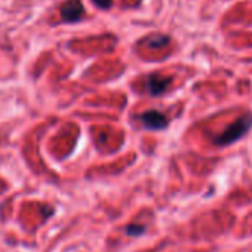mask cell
Here are the masks:
<instances>
[{
  "instance_id": "2",
  "label": "cell",
  "mask_w": 252,
  "mask_h": 252,
  "mask_svg": "<svg viewBox=\"0 0 252 252\" xmlns=\"http://www.w3.org/2000/svg\"><path fill=\"white\" fill-rule=\"evenodd\" d=\"M140 122L144 125L146 129H150V131H163L168 128L169 125V120L168 117L158 111V110H149V111H144L143 114L138 116Z\"/></svg>"
},
{
  "instance_id": "7",
  "label": "cell",
  "mask_w": 252,
  "mask_h": 252,
  "mask_svg": "<svg viewBox=\"0 0 252 252\" xmlns=\"http://www.w3.org/2000/svg\"><path fill=\"white\" fill-rule=\"evenodd\" d=\"M92 2L101 9H110L113 5V0H92Z\"/></svg>"
},
{
  "instance_id": "6",
  "label": "cell",
  "mask_w": 252,
  "mask_h": 252,
  "mask_svg": "<svg viewBox=\"0 0 252 252\" xmlns=\"http://www.w3.org/2000/svg\"><path fill=\"white\" fill-rule=\"evenodd\" d=\"M125 231H126V234H128V236L138 237V236H141L146 231V227L141 225V224H129L128 227L125 228Z\"/></svg>"
},
{
  "instance_id": "1",
  "label": "cell",
  "mask_w": 252,
  "mask_h": 252,
  "mask_svg": "<svg viewBox=\"0 0 252 252\" xmlns=\"http://www.w3.org/2000/svg\"><path fill=\"white\" fill-rule=\"evenodd\" d=\"M252 129V113H245L239 116L231 125H228L227 128L212 137V144L215 147H230L245 138L249 131Z\"/></svg>"
},
{
  "instance_id": "4",
  "label": "cell",
  "mask_w": 252,
  "mask_h": 252,
  "mask_svg": "<svg viewBox=\"0 0 252 252\" xmlns=\"http://www.w3.org/2000/svg\"><path fill=\"white\" fill-rule=\"evenodd\" d=\"M60 14L64 23H76L83 17L85 8L82 6L80 0H68L61 6Z\"/></svg>"
},
{
  "instance_id": "5",
  "label": "cell",
  "mask_w": 252,
  "mask_h": 252,
  "mask_svg": "<svg viewBox=\"0 0 252 252\" xmlns=\"http://www.w3.org/2000/svg\"><path fill=\"white\" fill-rule=\"evenodd\" d=\"M168 42H169V39H168L166 36L158 34V36L150 37L147 43H149V46H152V48H162V46H166Z\"/></svg>"
},
{
  "instance_id": "3",
  "label": "cell",
  "mask_w": 252,
  "mask_h": 252,
  "mask_svg": "<svg viewBox=\"0 0 252 252\" xmlns=\"http://www.w3.org/2000/svg\"><path fill=\"white\" fill-rule=\"evenodd\" d=\"M171 82H172L171 77H165L162 74L153 73V74L147 76V79H146V89L152 96H159L166 92Z\"/></svg>"
}]
</instances>
